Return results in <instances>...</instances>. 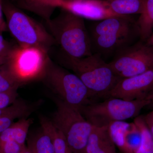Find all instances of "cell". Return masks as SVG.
<instances>
[{
	"instance_id": "e0dca14e",
	"label": "cell",
	"mask_w": 153,
	"mask_h": 153,
	"mask_svg": "<svg viewBox=\"0 0 153 153\" xmlns=\"http://www.w3.org/2000/svg\"><path fill=\"white\" fill-rule=\"evenodd\" d=\"M137 22L139 35L143 41L147 40L153 33V0H146L143 10Z\"/></svg>"
},
{
	"instance_id": "ac0fdd59",
	"label": "cell",
	"mask_w": 153,
	"mask_h": 153,
	"mask_svg": "<svg viewBox=\"0 0 153 153\" xmlns=\"http://www.w3.org/2000/svg\"><path fill=\"white\" fill-rule=\"evenodd\" d=\"M41 127L52 137L55 153H73L62 133L54 126L50 120L45 117L40 119Z\"/></svg>"
},
{
	"instance_id": "d4e9b609",
	"label": "cell",
	"mask_w": 153,
	"mask_h": 153,
	"mask_svg": "<svg viewBox=\"0 0 153 153\" xmlns=\"http://www.w3.org/2000/svg\"><path fill=\"white\" fill-rule=\"evenodd\" d=\"M15 46L6 41L0 34V57H7Z\"/></svg>"
},
{
	"instance_id": "5b68a950",
	"label": "cell",
	"mask_w": 153,
	"mask_h": 153,
	"mask_svg": "<svg viewBox=\"0 0 153 153\" xmlns=\"http://www.w3.org/2000/svg\"><path fill=\"white\" fill-rule=\"evenodd\" d=\"M105 99L104 101L91 102L79 108L83 117L93 126H105L114 122L136 117L143 108L151 104L146 97L130 101L114 97Z\"/></svg>"
},
{
	"instance_id": "f546056e",
	"label": "cell",
	"mask_w": 153,
	"mask_h": 153,
	"mask_svg": "<svg viewBox=\"0 0 153 153\" xmlns=\"http://www.w3.org/2000/svg\"><path fill=\"white\" fill-rule=\"evenodd\" d=\"M147 44L149 46H153V33L147 40Z\"/></svg>"
},
{
	"instance_id": "603a6c76",
	"label": "cell",
	"mask_w": 153,
	"mask_h": 153,
	"mask_svg": "<svg viewBox=\"0 0 153 153\" xmlns=\"http://www.w3.org/2000/svg\"><path fill=\"white\" fill-rule=\"evenodd\" d=\"M15 141H7L0 143V153H18L27 148Z\"/></svg>"
},
{
	"instance_id": "5bb4252c",
	"label": "cell",
	"mask_w": 153,
	"mask_h": 153,
	"mask_svg": "<svg viewBox=\"0 0 153 153\" xmlns=\"http://www.w3.org/2000/svg\"><path fill=\"white\" fill-rule=\"evenodd\" d=\"M32 120L28 118L20 119L0 134V143L7 141H15L19 144L25 146L28 131Z\"/></svg>"
},
{
	"instance_id": "52a82bcc",
	"label": "cell",
	"mask_w": 153,
	"mask_h": 153,
	"mask_svg": "<svg viewBox=\"0 0 153 153\" xmlns=\"http://www.w3.org/2000/svg\"><path fill=\"white\" fill-rule=\"evenodd\" d=\"M43 78L58 98L78 108L95 98L76 74L54 64L51 59Z\"/></svg>"
},
{
	"instance_id": "1f68e13d",
	"label": "cell",
	"mask_w": 153,
	"mask_h": 153,
	"mask_svg": "<svg viewBox=\"0 0 153 153\" xmlns=\"http://www.w3.org/2000/svg\"><path fill=\"white\" fill-rule=\"evenodd\" d=\"M18 153H32L30 152V151L28 149L27 147L25 150L24 151H22V152H20Z\"/></svg>"
},
{
	"instance_id": "4316f807",
	"label": "cell",
	"mask_w": 153,
	"mask_h": 153,
	"mask_svg": "<svg viewBox=\"0 0 153 153\" xmlns=\"http://www.w3.org/2000/svg\"><path fill=\"white\" fill-rule=\"evenodd\" d=\"M8 30L6 22H2L0 21V34H2L4 32Z\"/></svg>"
},
{
	"instance_id": "8992f818",
	"label": "cell",
	"mask_w": 153,
	"mask_h": 153,
	"mask_svg": "<svg viewBox=\"0 0 153 153\" xmlns=\"http://www.w3.org/2000/svg\"><path fill=\"white\" fill-rule=\"evenodd\" d=\"M56 109L50 120L62 133L73 153H85V148L93 126L82 115L78 108L58 98Z\"/></svg>"
},
{
	"instance_id": "7a4b0ae2",
	"label": "cell",
	"mask_w": 153,
	"mask_h": 153,
	"mask_svg": "<svg viewBox=\"0 0 153 153\" xmlns=\"http://www.w3.org/2000/svg\"><path fill=\"white\" fill-rule=\"evenodd\" d=\"M90 36L93 54L108 55L131 45L139 34L137 24L129 16L111 17L94 25Z\"/></svg>"
},
{
	"instance_id": "6da1fadb",
	"label": "cell",
	"mask_w": 153,
	"mask_h": 153,
	"mask_svg": "<svg viewBox=\"0 0 153 153\" xmlns=\"http://www.w3.org/2000/svg\"><path fill=\"white\" fill-rule=\"evenodd\" d=\"M46 23L49 33L65 55L81 58L93 54L84 19L61 9L57 17Z\"/></svg>"
},
{
	"instance_id": "cb8c5ba5",
	"label": "cell",
	"mask_w": 153,
	"mask_h": 153,
	"mask_svg": "<svg viewBox=\"0 0 153 153\" xmlns=\"http://www.w3.org/2000/svg\"><path fill=\"white\" fill-rule=\"evenodd\" d=\"M17 90L0 93V108H5L13 104L17 99Z\"/></svg>"
},
{
	"instance_id": "ba28073f",
	"label": "cell",
	"mask_w": 153,
	"mask_h": 153,
	"mask_svg": "<svg viewBox=\"0 0 153 153\" xmlns=\"http://www.w3.org/2000/svg\"><path fill=\"white\" fill-rule=\"evenodd\" d=\"M50 59L48 52L44 49L17 45L8 56L5 65L22 85L43 78Z\"/></svg>"
},
{
	"instance_id": "4fadbf2b",
	"label": "cell",
	"mask_w": 153,
	"mask_h": 153,
	"mask_svg": "<svg viewBox=\"0 0 153 153\" xmlns=\"http://www.w3.org/2000/svg\"><path fill=\"white\" fill-rule=\"evenodd\" d=\"M38 103H29L23 100L17 99L0 116V134L8 128L16 119L28 118L37 108Z\"/></svg>"
},
{
	"instance_id": "484cf974",
	"label": "cell",
	"mask_w": 153,
	"mask_h": 153,
	"mask_svg": "<svg viewBox=\"0 0 153 153\" xmlns=\"http://www.w3.org/2000/svg\"><path fill=\"white\" fill-rule=\"evenodd\" d=\"M143 119L153 137V110L143 117Z\"/></svg>"
},
{
	"instance_id": "3957f363",
	"label": "cell",
	"mask_w": 153,
	"mask_h": 153,
	"mask_svg": "<svg viewBox=\"0 0 153 153\" xmlns=\"http://www.w3.org/2000/svg\"><path fill=\"white\" fill-rule=\"evenodd\" d=\"M63 64L81 79L94 97H104L121 78L100 55L75 58L65 55Z\"/></svg>"
},
{
	"instance_id": "9c48e42d",
	"label": "cell",
	"mask_w": 153,
	"mask_h": 153,
	"mask_svg": "<svg viewBox=\"0 0 153 153\" xmlns=\"http://www.w3.org/2000/svg\"><path fill=\"white\" fill-rule=\"evenodd\" d=\"M108 63L120 78L143 74L153 68V46L141 44L130 45L115 53Z\"/></svg>"
},
{
	"instance_id": "9a60e30c",
	"label": "cell",
	"mask_w": 153,
	"mask_h": 153,
	"mask_svg": "<svg viewBox=\"0 0 153 153\" xmlns=\"http://www.w3.org/2000/svg\"><path fill=\"white\" fill-rule=\"evenodd\" d=\"M146 0H106L110 9L121 16L141 14L143 10Z\"/></svg>"
},
{
	"instance_id": "7c38bea8",
	"label": "cell",
	"mask_w": 153,
	"mask_h": 153,
	"mask_svg": "<svg viewBox=\"0 0 153 153\" xmlns=\"http://www.w3.org/2000/svg\"><path fill=\"white\" fill-rule=\"evenodd\" d=\"M85 153H116L108 126H93L85 148Z\"/></svg>"
},
{
	"instance_id": "d6986e66",
	"label": "cell",
	"mask_w": 153,
	"mask_h": 153,
	"mask_svg": "<svg viewBox=\"0 0 153 153\" xmlns=\"http://www.w3.org/2000/svg\"><path fill=\"white\" fill-rule=\"evenodd\" d=\"M125 152L134 153L141 143L140 131L134 123H128L124 133Z\"/></svg>"
},
{
	"instance_id": "ffe728a7",
	"label": "cell",
	"mask_w": 153,
	"mask_h": 153,
	"mask_svg": "<svg viewBox=\"0 0 153 153\" xmlns=\"http://www.w3.org/2000/svg\"><path fill=\"white\" fill-rule=\"evenodd\" d=\"M5 63L0 66V93L17 90L21 85L8 70Z\"/></svg>"
},
{
	"instance_id": "30bf717a",
	"label": "cell",
	"mask_w": 153,
	"mask_h": 153,
	"mask_svg": "<svg viewBox=\"0 0 153 153\" xmlns=\"http://www.w3.org/2000/svg\"><path fill=\"white\" fill-rule=\"evenodd\" d=\"M42 5L50 15L56 8L59 7L82 19L94 21L122 16L110 9L106 0H45Z\"/></svg>"
},
{
	"instance_id": "4dcf8cb0",
	"label": "cell",
	"mask_w": 153,
	"mask_h": 153,
	"mask_svg": "<svg viewBox=\"0 0 153 153\" xmlns=\"http://www.w3.org/2000/svg\"><path fill=\"white\" fill-rule=\"evenodd\" d=\"M7 57H0V66L4 65L7 62Z\"/></svg>"
},
{
	"instance_id": "2e32d148",
	"label": "cell",
	"mask_w": 153,
	"mask_h": 153,
	"mask_svg": "<svg viewBox=\"0 0 153 153\" xmlns=\"http://www.w3.org/2000/svg\"><path fill=\"white\" fill-rule=\"evenodd\" d=\"M27 147L32 153H55L52 137L41 127V131L28 140Z\"/></svg>"
},
{
	"instance_id": "8fae6325",
	"label": "cell",
	"mask_w": 153,
	"mask_h": 153,
	"mask_svg": "<svg viewBox=\"0 0 153 153\" xmlns=\"http://www.w3.org/2000/svg\"><path fill=\"white\" fill-rule=\"evenodd\" d=\"M153 87V68L139 75L121 78L105 98L114 97L130 101L143 98Z\"/></svg>"
},
{
	"instance_id": "44dd1931",
	"label": "cell",
	"mask_w": 153,
	"mask_h": 153,
	"mask_svg": "<svg viewBox=\"0 0 153 153\" xmlns=\"http://www.w3.org/2000/svg\"><path fill=\"white\" fill-rule=\"evenodd\" d=\"M124 121L114 122L108 126L110 133L114 143L123 152H125L124 133L128 125Z\"/></svg>"
},
{
	"instance_id": "7402d4cb",
	"label": "cell",
	"mask_w": 153,
	"mask_h": 153,
	"mask_svg": "<svg viewBox=\"0 0 153 153\" xmlns=\"http://www.w3.org/2000/svg\"><path fill=\"white\" fill-rule=\"evenodd\" d=\"M44 1L45 0H20L17 3L19 8L33 12L47 21L49 19L42 5V2Z\"/></svg>"
},
{
	"instance_id": "83f0119b",
	"label": "cell",
	"mask_w": 153,
	"mask_h": 153,
	"mask_svg": "<svg viewBox=\"0 0 153 153\" xmlns=\"http://www.w3.org/2000/svg\"><path fill=\"white\" fill-rule=\"evenodd\" d=\"M3 0H0V21L2 22H6L3 18Z\"/></svg>"
},
{
	"instance_id": "277c9868",
	"label": "cell",
	"mask_w": 153,
	"mask_h": 153,
	"mask_svg": "<svg viewBox=\"0 0 153 153\" xmlns=\"http://www.w3.org/2000/svg\"><path fill=\"white\" fill-rule=\"evenodd\" d=\"M3 11L8 30L19 46L39 47L49 52L56 44L43 25L10 1L3 0Z\"/></svg>"
},
{
	"instance_id": "d6a6232c",
	"label": "cell",
	"mask_w": 153,
	"mask_h": 153,
	"mask_svg": "<svg viewBox=\"0 0 153 153\" xmlns=\"http://www.w3.org/2000/svg\"><path fill=\"white\" fill-rule=\"evenodd\" d=\"M13 1H16L17 2L19 1H20V0H13Z\"/></svg>"
},
{
	"instance_id": "f1b7e54d",
	"label": "cell",
	"mask_w": 153,
	"mask_h": 153,
	"mask_svg": "<svg viewBox=\"0 0 153 153\" xmlns=\"http://www.w3.org/2000/svg\"><path fill=\"white\" fill-rule=\"evenodd\" d=\"M146 98L151 101V104H153V91L148 94Z\"/></svg>"
}]
</instances>
